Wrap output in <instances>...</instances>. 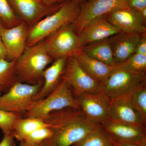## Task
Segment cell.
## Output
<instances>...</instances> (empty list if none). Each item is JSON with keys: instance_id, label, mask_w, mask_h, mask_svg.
<instances>
[{"instance_id": "f1b7e54d", "label": "cell", "mask_w": 146, "mask_h": 146, "mask_svg": "<svg viewBox=\"0 0 146 146\" xmlns=\"http://www.w3.org/2000/svg\"><path fill=\"white\" fill-rule=\"evenodd\" d=\"M128 8L138 12L146 8V0H127Z\"/></svg>"}, {"instance_id": "ba28073f", "label": "cell", "mask_w": 146, "mask_h": 146, "mask_svg": "<svg viewBox=\"0 0 146 146\" xmlns=\"http://www.w3.org/2000/svg\"><path fill=\"white\" fill-rule=\"evenodd\" d=\"M127 0H89L82 3L79 15L72 25L78 35L94 20L115 11L127 8Z\"/></svg>"}, {"instance_id": "30bf717a", "label": "cell", "mask_w": 146, "mask_h": 146, "mask_svg": "<svg viewBox=\"0 0 146 146\" xmlns=\"http://www.w3.org/2000/svg\"><path fill=\"white\" fill-rule=\"evenodd\" d=\"M74 96L83 115L89 121L102 125L108 120L111 100L104 92L94 94L81 93Z\"/></svg>"}, {"instance_id": "44dd1931", "label": "cell", "mask_w": 146, "mask_h": 146, "mask_svg": "<svg viewBox=\"0 0 146 146\" xmlns=\"http://www.w3.org/2000/svg\"><path fill=\"white\" fill-rule=\"evenodd\" d=\"M50 127V125L41 118L35 117H21L16 122L13 131V136L16 140L21 142L34 131L43 127Z\"/></svg>"}, {"instance_id": "ac0fdd59", "label": "cell", "mask_w": 146, "mask_h": 146, "mask_svg": "<svg viewBox=\"0 0 146 146\" xmlns=\"http://www.w3.org/2000/svg\"><path fill=\"white\" fill-rule=\"evenodd\" d=\"M67 60L66 58L56 59L52 65L46 68L43 73V85L34 97V101L44 98L56 88L62 80Z\"/></svg>"}, {"instance_id": "8fae6325", "label": "cell", "mask_w": 146, "mask_h": 146, "mask_svg": "<svg viewBox=\"0 0 146 146\" xmlns=\"http://www.w3.org/2000/svg\"><path fill=\"white\" fill-rule=\"evenodd\" d=\"M15 13L29 27L52 14L61 4L48 5L42 0H8Z\"/></svg>"}, {"instance_id": "3957f363", "label": "cell", "mask_w": 146, "mask_h": 146, "mask_svg": "<svg viewBox=\"0 0 146 146\" xmlns=\"http://www.w3.org/2000/svg\"><path fill=\"white\" fill-rule=\"evenodd\" d=\"M53 61L47 52L43 41L27 47L15 63V72L19 81L30 84L43 82V72Z\"/></svg>"}, {"instance_id": "4dcf8cb0", "label": "cell", "mask_w": 146, "mask_h": 146, "mask_svg": "<svg viewBox=\"0 0 146 146\" xmlns=\"http://www.w3.org/2000/svg\"><path fill=\"white\" fill-rule=\"evenodd\" d=\"M13 134H4L2 140L0 142V146H13L15 145Z\"/></svg>"}, {"instance_id": "83f0119b", "label": "cell", "mask_w": 146, "mask_h": 146, "mask_svg": "<svg viewBox=\"0 0 146 146\" xmlns=\"http://www.w3.org/2000/svg\"><path fill=\"white\" fill-rule=\"evenodd\" d=\"M136 72H146V55L135 53L121 64Z\"/></svg>"}, {"instance_id": "74e56055", "label": "cell", "mask_w": 146, "mask_h": 146, "mask_svg": "<svg viewBox=\"0 0 146 146\" xmlns=\"http://www.w3.org/2000/svg\"><path fill=\"white\" fill-rule=\"evenodd\" d=\"M16 146V144H15V145H14V146Z\"/></svg>"}, {"instance_id": "d590c367", "label": "cell", "mask_w": 146, "mask_h": 146, "mask_svg": "<svg viewBox=\"0 0 146 146\" xmlns=\"http://www.w3.org/2000/svg\"><path fill=\"white\" fill-rule=\"evenodd\" d=\"M5 28V27L4 26L3 23H2V21H1V19H0V35H1L2 32L3 30Z\"/></svg>"}, {"instance_id": "603a6c76", "label": "cell", "mask_w": 146, "mask_h": 146, "mask_svg": "<svg viewBox=\"0 0 146 146\" xmlns=\"http://www.w3.org/2000/svg\"><path fill=\"white\" fill-rule=\"evenodd\" d=\"M72 146H115L104 128L100 125L83 140Z\"/></svg>"}, {"instance_id": "d6986e66", "label": "cell", "mask_w": 146, "mask_h": 146, "mask_svg": "<svg viewBox=\"0 0 146 146\" xmlns=\"http://www.w3.org/2000/svg\"><path fill=\"white\" fill-rule=\"evenodd\" d=\"M82 69L92 78L104 85L115 66L89 57L82 52L75 56Z\"/></svg>"}, {"instance_id": "7a4b0ae2", "label": "cell", "mask_w": 146, "mask_h": 146, "mask_svg": "<svg viewBox=\"0 0 146 146\" xmlns=\"http://www.w3.org/2000/svg\"><path fill=\"white\" fill-rule=\"evenodd\" d=\"M82 3L66 0L54 13L29 27L27 46L36 45L63 27L72 24L79 15Z\"/></svg>"}, {"instance_id": "5bb4252c", "label": "cell", "mask_w": 146, "mask_h": 146, "mask_svg": "<svg viewBox=\"0 0 146 146\" xmlns=\"http://www.w3.org/2000/svg\"><path fill=\"white\" fill-rule=\"evenodd\" d=\"M108 119L115 122L146 126V123L133 105L131 95L111 100Z\"/></svg>"}, {"instance_id": "484cf974", "label": "cell", "mask_w": 146, "mask_h": 146, "mask_svg": "<svg viewBox=\"0 0 146 146\" xmlns=\"http://www.w3.org/2000/svg\"><path fill=\"white\" fill-rule=\"evenodd\" d=\"M134 107L146 123V86H143L131 95Z\"/></svg>"}, {"instance_id": "d4e9b609", "label": "cell", "mask_w": 146, "mask_h": 146, "mask_svg": "<svg viewBox=\"0 0 146 146\" xmlns=\"http://www.w3.org/2000/svg\"><path fill=\"white\" fill-rule=\"evenodd\" d=\"M22 115L0 109V129L3 134H13L14 125Z\"/></svg>"}, {"instance_id": "e575fe53", "label": "cell", "mask_w": 146, "mask_h": 146, "mask_svg": "<svg viewBox=\"0 0 146 146\" xmlns=\"http://www.w3.org/2000/svg\"><path fill=\"white\" fill-rule=\"evenodd\" d=\"M115 146H143L139 144L135 143H127L120 144V145H117Z\"/></svg>"}, {"instance_id": "f546056e", "label": "cell", "mask_w": 146, "mask_h": 146, "mask_svg": "<svg viewBox=\"0 0 146 146\" xmlns=\"http://www.w3.org/2000/svg\"><path fill=\"white\" fill-rule=\"evenodd\" d=\"M135 53L146 55V33L141 36L136 46Z\"/></svg>"}, {"instance_id": "9c48e42d", "label": "cell", "mask_w": 146, "mask_h": 146, "mask_svg": "<svg viewBox=\"0 0 146 146\" xmlns=\"http://www.w3.org/2000/svg\"><path fill=\"white\" fill-rule=\"evenodd\" d=\"M62 79L73 90L74 96L81 93L98 94L104 92V86L89 75L75 57L69 58Z\"/></svg>"}, {"instance_id": "4316f807", "label": "cell", "mask_w": 146, "mask_h": 146, "mask_svg": "<svg viewBox=\"0 0 146 146\" xmlns=\"http://www.w3.org/2000/svg\"><path fill=\"white\" fill-rule=\"evenodd\" d=\"M53 134L52 129L50 127L40 128L29 134L24 142L31 144L39 145L50 138Z\"/></svg>"}, {"instance_id": "836d02e7", "label": "cell", "mask_w": 146, "mask_h": 146, "mask_svg": "<svg viewBox=\"0 0 146 146\" xmlns=\"http://www.w3.org/2000/svg\"><path fill=\"white\" fill-rule=\"evenodd\" d=\"M19 146H44L42 144H39V145H34V144H31L27 143L24 141H21L20 142Z\"/></svg>"}, {"instance_id": "8992f818", "label": "cell", "mask_w": 146, "mask_h": 146, "mask_svg": "<svg viewBox=\"0 0 146 146\" xmlns=\"http://www.w3.org/2000/svg\"><path fill=\"white\" fill-rule=\"evenodd\" d=\"M47 52L54 60L75 57L82 52L79 36L72 24L63 27L43 40Z\"/></svg>"}, {"instance_id": "277c9868", "label": "cell", "mask_w": 146, "mask_h": 146, "mask_svg": "<svg viewBox=\"0 0 146 146\" xmlns=\"http://www.w3.org/2000/svg\"><path fill=\"white\" fill-rule=\"evenodd\" d=\"M69 108L80 109L71 88L62 78L56 88L47 96L33 101L25 115L26 117H35L44 119L52 112Z\"/></svg>"}, {"instance_id": "7402d4cb", "label": "cell", "mask_w": 146, "mask_h": 146, "mask_svg": "<svg viewBox=\"0 0 146 146\" xmlns=\"http://www.w3.org/2000/svg\"><path fill=\"white\" fill-rule=\"evenodd\" d=\"M16 60L0 59V96L7 92L19 82L15 72Z\"/></svg>"}, {"instance_id": "e0dca14e", "label": "cell", "mask_w": 146, "mask_h": 146, "mask_svg": "<svg viewBox=\"0 0 146 146\" xmlns=\"http://www.w3.org/2000/svg\"><path fill=\"white\" fill-rule=\"evenodd\" d=\"M142 35L121 33L108 39L117 65L123 64L135 53L136 46Z\"/></svg>"}, {"instance_id": "8d00e7d4", "label": "cell", "mask_w": 146, "mask_h": 146, "mask_svg": "<svg viewBox=\"0 0 146 146\" xmlns=\"http://www.w3.org/2000/svg\"><path fill=\"white\" fill-rule=\"evenodd\" d=\"M70 1H73L77 2L82 3L83 2L84 0H70Z\"/></svg>"}, {"instance_id": "4fadbf2b", "label": "cell", "mask_w": 146, "mask_h": 146, "mask_svg": "<svg viewBox=\"0 0 146 146\" xmlns=\"http://www.w3.org/2000/svg\"><path fill=\"white\" fill-rule=\"evenodd\" d=\"M29 28L22 21L15 26L4 29L0 36L7 53V60H16L23 53L27 47Z\"/></svg>"}, {"instance_id": "9a60e30c", "label": "cell", "mask_w": 146, "mask_h": 146, "mask_svg": "<svg viewBox=\"0 0 146 146\" xmlns=\"http://www.w3.org/2000/svg\"><path fill=\"white\" fill-rule=\"evenodd\" d=\"M105 16L121 33L140 35L146 33V21L138 12L128 7L115 11Z\"/></svg>"}, {"instance_id": "7c38bea8", "label": "cell", "mask_w": 146, "mask_h": 146, "mask_svg": "<svg viewBox=\"0 0 146 146\" xmlns=\"http://www.w3.org/2000/svg\"><path fill=\"white\" fill-rule=\"evenodd\" d=\"M101 125L115 146L135 143L146 146V126L115 122L109 119Z\"/></svg>"}, {"instance_id": "ffe728a7", "label": "cell", "mask_w": 146, "mask_h": 146, "mask_svg": "<svg viewBox=\"0 0 146 146\" xmlns=\"http://www.w3.org/2000/svg\"><path fill=\"white\" fill-rule=\"evenodd\" d=\"M82 52L89 57L107 65L117 66L108 39L82 47Z\"/></svg>"}, {"instance_id": "6da1fadb", "label": "cell", "mask_w": 146, "mask_h": 146, "mask_svg": "<svg viewBox=\"0 0 146 146\" xmlns=\"http://www.w3.org/2000/svg\"><path fill=\"white\" fill-rule=\"evenodd\" d=\"M44 120L53 131L42 144L44 146H72L100 125L88 119L81 109L72 108L52 112Z\"/></svg>"}, {"instance_id": "52a82bcc", "label": "cell", "mask_w": 146, "mask_h": 146, "mask_svg": "<svg viewBox=\"0 0 146 146\" xmlns=\"http://www.w3.org/2000/svg\"><path fill=\"white\" fill-rule=\"evenodd\" d=\"M43 84V82L35 84L16 82L7 92L0 96V109L25 115L31 107L34 97Z\"/></svg>"}, {"instance_id": "d6a6232c", "label": "cell", "mask_w": 146, "mask_h": 146, "mask_svg": "<svg viewBox=\"0 0 146 146\" xmlns=\"http://www.w3.org/2000/svg\"><path fill=\"white\" fill-rule=\"evenodd\" d=\"M43 2L48 5H52L60 4L65 1L66 0H42Z\"/></svg>"}, {"instance_id": "2e32d148", "label": "cell", "mask_w": 146, "mask_h": 146, "mask_svg": "<svg viewBox=\"0 0 146 146\" xmlns=\"http://www.w3.org/2000/svg\"><path fill=\"white\" fill-rule=\"evenodd\" d=\"M121 33L119 30L110 23L104 16L94 20L87 25L78 35L82 47L105 40Z\"/></svg>"}, {"instance_id": "cb8c5ba5", "label": "cell", "mask_w": 146, "mask_h": 146, "mask_svg": "<svg viewBox=\"0 0 146 146\" xmlns=\"http://www.w3.org/2000/svg\"><path fill=\"white\" fill-rule=\"evenodd\" d=\"M0 19L5 28H10L22 22L8 0H0Z\"/></svg>"}, {"instance_id": "1f68e13d", "label": "cell", "mask_w": 146, "mask_h": 146, "mask_svg": "<svg viewBox=\"0 0 146 146\" xmlns=\"http://www.w3.org/2000/svg\"><path fill=\"white\" fill-rule=\"evenodd\" d=\"M7 56V53L6 50L0 36V59H3V58L6 59Z\"/></svg>"}, {"instance_id": "5b68a950", "label": "cell", "mask_w": 146, "mask_h": 146, "mask_svg": "<svg viewBox=\"0 0 146 146\" xmlns=\"http://www.w3.org/2000/svg\"><path fill=\"white\" fill-rule=\"evenodd\" d=\"M146 72H136L123 65L115 66L104 85V92L111 100L129 96L146 86Z\"/></svg>"}]
</instances>
